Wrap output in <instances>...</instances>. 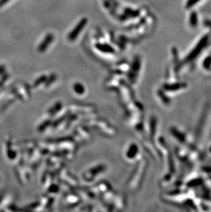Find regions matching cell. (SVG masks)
<instances>
[{
	"mask_svg": "<svg viewBox=\"0 0 211 212\" xmlns=\"http://www.w3.org/2000/svg\"><path fill=\"white\" fill-rule=\"evenodd\" d=\"M87 22L88 20L87 18H83L80 21V22H79L74 28V30L68 35V39L70 41H74L77 39L78 35L80 34L82 30L84 28V27L87 24Z\"/></svg>",
	"mask_w": 211,
	"mask_h": 212,
	"instance_id": "cell-1",
	"label": "cell"
},
{
	"mask_svg": "<svg viewBox=\"0 0 211 212\" xmlns=\"http://www.w3.org/2000/svg\"><path fill=\"white\" fill-rule=\"evenodd\" d=\"M54 39V36L53 34H51V33H49V34L46 35L45 39L43 40V41L41 42L40 45H39V48H38L39 52H45V50L47 49L48 47H49L50 44L53 42Z\"/></svg>",
	"mask_w": 211,
	"mask_h": 212,
	"instance_id": "cell-2",
	"label": "cell"
},
{
	"mask_svg": "<svg viewBox=\"0 0 211 212\" xmlns=\"http://www.w3.org/2000/svg\"><path fill=\"white\" fill-rule=\"evenodd\" d=\"M95 47L97 50L102 52H105L108 54H113L114 52V50L111 46L108 45V44H103V43H97L95 45Z\"/></svg>",
	"mask_w": 211,
	"mask_h": 212,
	"instance_id": "cell-3",
	"label": "cell"
},
{
	"mask_svg": "<svg viewBox=\"0 0 211 212\" xmlns=\"http://www.w3.org/2000/svg\"><path fill=\"white\" fill-rule=\"evenodd\" d=\"M137 12L136 11H134V10H132L130 9H129V8H126L125 9V14H126V15H130V16H137Z\"/></svg>",
	"mask_w": 211,
	"mask_h": 212,
	"instance_id": "cell-4",
	"label": "cell"
}]
</instances>
